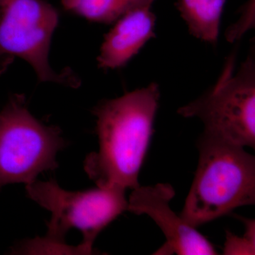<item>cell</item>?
<instances>
[{
    "mask_svg": "<svg viewBox=\"0 0 255 255\" xmlns=\"http://www.w3.org/2000/svg\"><path fill=\"white\" fill-rule=\"evenodd\" d=\"M159 97V85L152 82L94 109L99 148L87 156L84 168L97 187L133 190L140 186Z\"/></svg>",
    "mask_w": 255,
    "mask_h": 255,
    "instance_id": "1",
    "label": "cell"
},
{
    "mask_svg": "<svg viewBox=\"0 0 255 255\" xmlns=\"http://www.w3.org/2000/svg\"><path fill=\"white\" fill-rule=\"evenodd\" d=\"M195 177L180 216L194 228L255 203V157L221 137L203 132L198 140Z\"/></svg>",
    "mask_w": 255,
    "mask_h": 255,
    "instance_id": "2",
    "label": "cell"
},
{
    "mask_svg": "<svg viewBox=\"0 0 255 255\" xmlns=\"http://www.w3.org/2000/svg\"><path fill=\"white\" fill-rule=\"evenodd\" d=\"M251 48L238 70L236 52L226 58L216 84L177 110L184 118H197L204 132L223 140L255 148V53Z\"/></svg>",
    "mask_w": 255,
    "mask_h": 255,
    "instance_id": "3",
    "label": "cell"
},
{
    "mask_svg": "<svg viewBox=\"0 0 255 255\" xmlns=\"http://www.w3.org/2000/svg\"><path fill=\"white\" fill-rule=\"evenodd\" d=\"M66 145L58 127L35 118L23 95L13 96L0 111V189L27 185L40 174L58 168L57 154Z\"/></svg>",
    "mask_w": 255,
    "mask_h": 255,
    "instance_id": "4",
    "label": "cell"
},
{
    "mask_svg": "<svg viewBox=\"0 0 255 255\" xmlns=\"http://www.w3.org/2000/svg\"><path fill=\"white\" fill-rule=\"evenodd\" d=\"M26 189L30 199L51 214L46 238L65 243L67 233L75 228L82 233L80 246L86 255L93 254L97 236L128 209L126 190L119 187L67 191L50 179L34 181Z\"/></svg>",
    "mask_w": 255,
    "mask_h": 255,
    "instance_id": "5",
    "label": "cell"
},
{
    "mask_svg": "<svg viewBox=\"0 0 255 255\" xmlns=\"http://www.w3.org/2000/svg\"><path fill=\"white\" fill-rule=\"evenodd\" d=\"M59 14L45 0H0V60L21 58L41 82L76 87L70 73H57L48 56Z\"/></svg>",
    "mask_w": 255,
    "mask_h": 255,
    "instance_id": "6",
    "label": "cell"
},
{
    "mask_svg": "<svg viewBox=\"0 0 255 255\" xmlns=\"http://www.w3.org/2000/svg\"><path fill=\"white\" fill-rule=\"evenodd\" d=\"M175 191L171 184L139 186L132 190L128 200V211L147 215L155 221L166 242L155 255H215L214 246L196 228L188 224L170 207Z\"/></svg>",
    "mask_w": 255,
    "mask_h": 255,
    "instance_id": "7",
    "label": "cell"
},
{
    "mask_svg": "<svg viewBox=\"0 0 255 255\" xmlns=\"http://www.w3.org/2000/svg\"><path fill=\"white\" fill-rule=\"evenodd\" d=\"M114 23L97 58L99 68L105 70L123 68L156 36V16L151 8L132 10Z\"/></svg>",
    "mask_w": 255,
    "mask_h": 255,
    "instance_id": "8",
    "label": "cell"
},
{
    "mask_svg": "<svg viewBox=\"0 0 255 255\" xmlns=\"http://www.w3.org/2000/svg\"><path fill=\"white\" fill-rule=\"evenodd\" d=\"M226 0H176V7L191 36L210 44L219 36Z\"/></svg>",
    "mask_w": 255,
    "mask_h": 255,
    "instance_id": "9",
    "label": "cell"
},
{
    "mask_svg": "<svg viewBox=\"0 0 255 255\" xmlns=\"http://www.w3.org/2000/svg\"><path fill=\"white\" fill-rule=\"evenodd\" d=\"M156 0H67L63 7L90 21L105 24L115 22L132 10L151 8Z\"/></svg>",
    "mask_w": 255,
    "mask_h": 255,
    "instance_id": "10",
    "label": "cell"
},
{
    "mask_svg": "<svg viewBox=\"0 0 255 255\" xmlns=\"http://www.w3.org/2000/svg\"><path fill=\"white\" fill-rule=\"evenodd\" d=\"M246 226V233L243 237L227 232L223 254L226 255L255 254V220L240 217Z\"/></svg>",
    "mask_w": 255,
    "mask_h": 255,
    "instance_id": "11",
    "label": "cell"
},
{
    "mask_svg": "<svg viewBox=\"0 0 255 255\" xmlns=\"http://www.w3.org/2000/svg\"><path fill=\"white\" fill-rule=\"evenodd\" d=\"M23 254H38L43 253H68L70 254L85 255L82 247H69L65 243L51 241L45 237L23 243L14 251Z\"/></svg>",
    "mask_w": 255,
    "mask_h": 255,
    "instance_id": "12",
    "label": "cell"
},
{
    "mask_svg": "<svg viewBox=\"0 0 255 255\" xmlns=\"http://www.w3.org/2000/svg\"><path fill=\"white\" fill-rule=\"evenodd\" d=\"M240 18L236 23L228 26L226 38L229 43L238 41L246 32L255 26V1L248 0L240 8Z\"/></svg>",
    "mask_w": 255,
    "mask_h": 255,
    "instance_id": "13",
    "label": "cell"
},
{
    "mask_svg": "<svg viewBox=\"0 0 255 255\" xmlns=\"http://www.w3.org/2000/svg\"><path fill=\"white\" fill-rule=\"evenodd\" d=\"M62 1V3H63V2H65V1H66V0H61Z\"/></svg>",
    "mask_w": 255,
    "mask_h": 255,
    "instance_id": "14",
    "label": "cell"
}]
</instances>
